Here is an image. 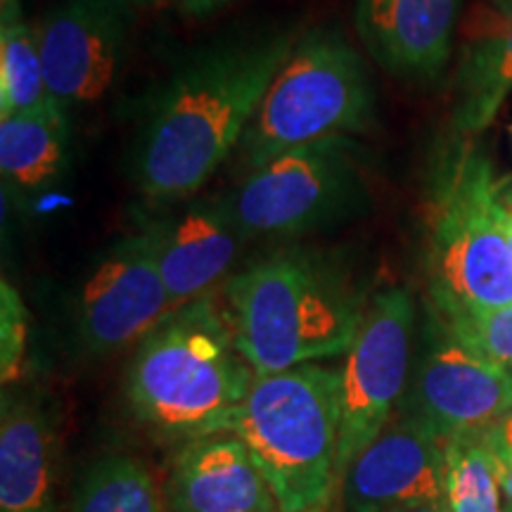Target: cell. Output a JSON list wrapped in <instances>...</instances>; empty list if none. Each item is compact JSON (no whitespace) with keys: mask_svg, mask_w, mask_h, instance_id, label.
<instances>
[{"mask_svg":"<svg viewBox=\"0 0 512 512\" xmlns=\"http://www.w3.org/2000/svg\"><path fill=\"white\" fill-rule=\"evenodd\" d=\"M510 373H512V370H510Z\"/></svg>","mask_w":512,"mask_h":512,"instance_id":"obj_31","label":"cell"},{"mask_svg":"<svg viewBox=\"0 0 512 512\" xmlns=\"http://www.w3.org/2000/svg\"><path fill=\"white\" fill-rule=\"evenodd\" d=\"M512 411V373L484 361L441 332L415 370L408 415L425 422L439 437L484 434Z\"/></svg>","mask_w":512,"mask_h":512,"instance_id":"obj_12","label":"cell"},{"mask_svg":"<svg viewBox=\"0 0 512 512\" xmlns=\"http://www.w3.org/2000/svg\"><path fill=\"white\" fill-rule=\"evenodd\" d=\"M368 306L335 259L287 247L226 285L235 344L256 377L347 356Z\"/></svg>","mask_w":512,"mask_h":512,"instance_id":"obj_2","label":"cell"},{"mask_svg":"<svg viewBox=\"0 0 512 512\" xmlns=\"http://www.w3.org/2000/svg\"><path fill=\"white\" fill-rule=\"evenodd\" d=\"M508 192L489 159L460 145L441 162L427 207V273L439 316L512 304Z\"/></svg>","mask_w":512,"mask_h":512,"instance_id":"obj_5","label":"cell"},{"mask_svg":"<svg viewBox=\"0 0 512 512\" xmlns=\"http://www.w3.org/2000/svg\"><path fill=\"white\" fill-rule=\"evenodd\" d=\"M169 512H280L271 484L233 434L192 439L166 482Z\"/></svg>","mask_w":512,"mask_h":512,"instance_id":"obj_15","label":"cell"},{"mask_svg":"<svg viewBox=\"0 0 512 512\" xmlns=\"http://www.w3.org/2000/svg\"><path fill=\"white\" fill-rule=\"evenodd\" d=\"M290 29L223 38L190 55L140 126L133 178L152 200L192 197L226 162L290 57Z\"/></svg>","mask_w":512,"mask_h":512,"instance_id":"obj_1","label":"cell"},{"mask_svg":"<svg viewBox=\"0 0 512 512\" xmlns=\"http://www.w3.org/2000/svg\"><path fill=\"white\" fill-rule=\"evenodd\" d=\"M486 441H489L491 451L496 453L498 463L512 465V411H508L503 418H498L489 430L484 432Z\"/></svg>","mask_w":512,"mask_h":512,"instance_id":"obj_24","label":"cell"},{"mask_svg":"<svg viewBox=\"0 0 512 512\" xmlns=\"http://www.w3.org/2000/svg\"><path fill=\"white\" fill-rule=\"evenodd\" d=\"M133 0H60L36 24L50 98L62 110L112 86L133 24Z\"/></svg>","mask_w":512,"mask_h":512,"instance_id":"obj_10","label":"cell"},{"mask_svg":"<svg viewBox=\"0 0 512 512\" xmlns=\"http://www.w3.org/2000/svg\"><path fill=\"white\" fill-rule=\"evenodd\" d=\"M74 512H169V505L140 460L110 456L91 467Z\"/></svg>","mask_w":512,"mask_h":512,"instance_id":"obj_20","label":"cell"},{"mask_svg":"<svg viewBox=\"0 0 512 512\" xmlns=\"http://www.w3.org/2000/svg\"><path fill=\"white\" fill-rule=\"evenodd\" d=\"M147 233L176 309L207 299L211 287L228 275L245 240L228 197L192 202L171 219L147 226Z\"/></svg>","mask_w":512,"mask_h":512,"instance_id":"obj_13","label":"cell"},{"mask_svg":"<svg viewBox=\"0 0 512 512\" xmlns=\"http://www.w3.org/2000/svg\"><path fill=\"white\" fill-rule=\"evenodd\" d=\"M463 0H356L354 22L368 55L401 79H437L448 62Z\"/></svg>","mask_w":512,"mask_h":512,"instance_id":"obj_14","label":"cell"},{"mask_svg":"<svg viewBox=\"0 0 512 512\" xmlns=\"http://www.w3.org/2000/svg\"><path fill=\"white\" fill-rule=\"evenodd\" d=\"M29 311L8 280L0 283V375L3 384L19 380L27 356Z\"/></svg>","mask_w":512,"mask_h":512,"instance_id":"obj_23","label":"cell"},{"mask_svg":"<svg viewBox=\"0 0 512 512\" xmlns=\"http://www.w3.org/2000/svg\"><path fill=\"white\" fill-rule=\"evenodd\" d=\"M342 370L306 363L254 377L216 434H233L271 484L280 512H328L339 489Z\"/></svg>","mask_w":512,"mask_h":512,"instance_id":"obj_3","label":"cell"},{"mask_svg":"<svg viewBox=\"0 0 512 512\" xmlns=\"http://www.w3.org/2000/svg\"><path fill=\"white\" fill-rule=\"evenodd\" d=\"M176 311L157 266L147 228L112 245L98 259L76 299V325L83 347L110 354L143 342Z\"/></svg>","mask_w":512,"mask_h":512,"instance_id":"obj_9","label":"cell"},{"mask_svg":"<svg viewBox=\"0 0 512 512\" xmlns=\"http://www.w3.org/2000/svg\"><path fill=\"white\" fill-rule=\"evenodd\" d=\"M69 150V117L60 105L0 119V169L15 192L43 190L62 174Z\"/></svg>","mask_w":512,"mask_h":512,"instance_id":"obj_18","label":"cell"},{"mask_svg":"<svg viewBox=\"0 0 512 512\" xmlns=\"http://www.w3.org/2000/svg\"><path fill=\"white\" fill-rule=\"evenodd\" d=\"M444 330L467 351L512 370V304L501 309L446 316Z\"/></svg>","mask_w":512,"mask_h":512,"instance_id":"obj_22","label":"cell"},{"mask_svg":"<svg viewBox=\"0 0 512 512\" xmlns=\"http://www.w3.org/2000/svg\"><path fill=\"white\" fill-rule=\"evenodd\" d=\"M498 472H501V491H503V498H505V503H508V508H510V512H512V465L498 463Z\"/></svg>","mask_w":512,"mask_h":512,"instance_id":"obj_26","label":"cell"},{"mask_svg":"<svg viewBox=\"0 0 512 512\" xmlns=\"http://www.w3.org/2000/svg\"><path fill=\"white\" fill-rule=\"evenodd\" d=\"M512 91V0H489L477 10L456 79L453 124L460 133L484 131Z\"/></svg>","mask_w":512,"mask_h":512,"instance_id":"obj_17","label":"cell"},{"mask_svg":"<svg viewBox=\"0 0 512 512\" xmlns=\"http://www.w3.org/2000/svg\"><path fill=\"white\" fill-rule=\"evenodd\" d=\"M510 131H512V126H510Z\"/></svg>","mask_w":512,"mask_h":512,"instance_id":"obj_30","label":"cell"},{"mask_svg":"<svg viewBox=\"0 0 512 512\" xmlns=\"http://www.w3.org/2000/svg\"><path fill=\"white\" fill-rule=\"evenodd\" d=\"M254 377L228 313L207 297L171 311L140 342L126 394L145 425L197 439L219 432Z\"/></svg>","mask_w":512,"mask_h":512,"instance_id":"obj_4","label":"cell"},{"mask_svg":"<svg viewBox=\"0 0 512 512\" xmlns=\"http://www.w3.org/2000/svg\"><path fill=\"white\" fill-rule=\"evenodd\" d=\"M366 200L358 145L349 136L294 147L256 166L228 197L245 238H292L349 219Z\"/></svg>","mask_w":512,"mask_h":512,"instance_id":"obj_7","label":"cell"},{"mask_svg":"<svg viewBox=\"0 0 512 512\" xmlns=\"http://www.w3.org/2000/svg\"><path fill=\"white\" fill-rule=\"evenodd\" d=\"M157 3H164V0H133L136 8H145V5H157Z\"/></svg>","mask_w":512,"mask_h":512,"instance_id":"obj_29","label":"cell"},{"mask_svg":"<svg viewBox=\"0 0 512 512\" xmlns=\"http://www.w3.org/2000/svg\"><path fill=\"white\" fill-rule=\"evenodd\" d=\"M406 512H451V505H448V498H444V501L420 505V508H411V510H406Z\"/></svg>","mask_w":512,"mask_h":512,"instance_id":"obj_27","label":"cell"},{"mask_svg":"<svg viewBox=\"0 0 512 512\" xmlns=\"http://www.w3.org/2000/svg\"><path fill=\"white\" fill-rule=\"evenodd\" d=\"M415 302L406 287H387L370 299L354 347L342 363L339 484L358 453L394 418L411 366Z\"/></svg>","mask_w":512,"mask_h":512,"instance_id":"obj_8","label":"cell"},{"mask_svg":"<svg viewBox=\"0 0 512 512\" xmlns=\"http://www.w3.org/2000/svg\"><path fill=\"white\" fill-rule=\"evenodd\" d=\"M347 512H406L446 498V439L403 413L344 472Z\"/></svg>","mask_w":512,"mask_h":512,"instance_id":"obj_11","label":"cell"},{"mask_svg":"<svg viewBox=\"0 0 512 512\" xmlns=\"http://www.w3.org/2000/svg\"><path fill=\"white\" fill-rule=\"evenodd\" d=\"M0 508L55 512V430L48 408L29 394H3Z\"/></svg>","mask_w":512,"mask_h":512,"instance_id":"obj_16","label":"cell"},{"mask_svg":"<svg viewBox=\"0 0 512 512\" xmlns=\"http://www.w3.org/2000/svg\"><path fill=\"white\" fill-rule=\"evenodd\" d=\"M446 498L451 512H505L498 458L484 434L446 441Z\"/></svg>","mask_w":512,"mask_h":512,"instance_id":"obj_21","label":"cell"},{"mask_svg":"<svg viewBox=\"0 0 512 512\" xmlns=\"http://www.w3.org/2000/svg\"><path fill=\"white\" fill-rule=\"evenodd\" d=\"M50 98L43 72L38 29L27 19L0 24V119L48 110Z\"/></svg>","mask_w":512,"mask_h":512,"instance_id":"obj_19","label":"cell"},{"mask_svg":"<svg viewBox=\"0 0 512 512\" xmlns=\"http://www.w3.org/2000/svg\"><path fill=\"white\" fill-rule=\"evenodd\" d=\"M183 12H188L192 17H207L211 12H216L223 5H228L230 0H178Z\"/></svg>","mask_w":512,"mask_h":512,"instance_id":"obj_25","label":"cell"},{"mask_svg":"<svg viewBox=\"0 0 512 512\" xmlns=\"http://www.w3.org/2000/svg\"><path fill=\"white\" fill-rule=\"evenodd\" d=\"M505 235H508V245L512 249V197H508V219H505Z\"/></svg>","mask_w":512,"mask_h":512,"instance_id":"obj_28","label":"cell"},{"mask_svg":"<svg viewBox=\"0 0 512 512\" xmlns=\"http://www.w3.org/2000/svg\"><path fill=\"white\" fill-rule=\"evenodd\" d=\"M373 119L363 55L339 29H311L297 38L242 136V162L252 171L294 147L368 131Z\"/></svg>","mask_w":512,"mask_h":512,"instance_id":"obj_6","label":"cell"}]
</instances>
